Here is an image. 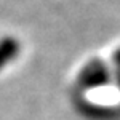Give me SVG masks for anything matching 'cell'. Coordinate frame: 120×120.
Here are the masks:
<instances>
[{"instance_id": "6da1fadb", "label": "cell", "mask_w": 120, "mask_h": 120, "mask_svg": "<svg viewBox=\"0 0 120 120\" xmlns=\"http://www.w3.org/2000/svg\"><path fill=\"white\" fill-rule=\"evenodd\" d=\"M107 80H109V71H107L106 64L99 59H94L91 63H88L79 75V83L86 90L106 86Z\"/></svg>"}, {"instance_id": "7a4b0ae2", "label": "cell", "mask_w": 120, "mask_h": 120, "mask_svg": "<svg viewBox=\"0 0 120 120\" xmlns=\"http://www.w3.org/2000/svg\"><path fill=\"white\" fill-rule=\"evenodd\" d=\"M19 50H21L19 42L15 37H3L0 40V71L11 61H15Z\"/></svg>"}, {"instance_id": "3957f363", "label": "cell", "mask_w": 120, "mask_h": 120, "mask_svg": "<svg viewBox=\"0 0 120 120\" xmlns=\"http://www.w3.org/2000/svg\"><path fill=\"white\" fill-rule=\"evenodd\" d=\"M114 61H115V64L120 67V48L115 51V55H114Z\"/></svg>"}]
</instances>
